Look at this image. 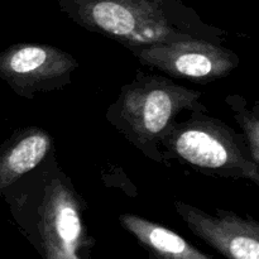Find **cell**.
Instances as JSON below:
<instances>
[{
  "label": "cell",
  "instance_id": "1",
  "mask_svg": "<svg viewBox=\"0 0 259 259\" xmlns=\"http://www.w3.org/2000/svg\"><path fill=\"white\" fill-rule=\"evenodd\" d=\"M57 4L75 24L116 40L129 51L184 39L222 45L227 35L180 0H57Z\"/></svg>",
  "mask_w": 259,
  "mask_h": 259
},
{
  "label": "cell",
  "instance_id": "2",
  "mask_svg": "<svg viewBox=\"0 0 259 259\" xmlns=\"http://www.w3.org/2000/svg\"><path fill=\"white\" fill-rule=\"evenodd\" d=\"M13 215L34 232L46 259H81L88 243L85 202L56 159L55 149L2 192Z\"/></svg>",
  "mask_w": 259,
  "mask_h": 259
},
{
  "label": "cell",
  "instance_id": "3",
  "mask_svg": "<svg viewBox=\"0 0 259 259\" xmlns=\"http://www.w3.org/2000/svg\"><path fill=\"white\" fill-rule=\"evenodd\" d=\"M201 91L192 90L161 75L137 72L110 104L105 118L147 158L167 164L161 139L184 111L204 106Z\"/></svg>",
  "mask_w": 259,
  "mask_h": 259
},
{
  "label": "cell",
  "instance_id": "4",
  "mask_svg": "<svg viewBox=\"0 0 259 259\" xmlns=\"http://www.w3.org/2000/svg\"><path fill=\"white\" fill-rule=\"evenodd\" d=\"M161 149L166 162L176 159L210 176L259 184V164L243 134L207 115L205 105L190 111L186 120L174 121L162 137Z\"/></svg>",
  "mask_w": 259,
  "mask_h": 259
},
{
  "label": "cell",
  "instance_id": "5",
  "mask_svg": "<svg viewBox=\"0 0 259 259\" xmlns=\"http://www.w3.org/2000/svg\"><path fill=\"white\" fill-rule=\"evenodd\" d=\"M131 52L147 67L196 83H210L227 77L240 61L232 50L205 39L154 43Z\"/></svg>",
  "mask_w": 259,
  "mask_h": 259
},
{
  "label": "cell",
  "instance_id": "6",
  "mask_svg": "<svg viewBox=\"0 0 259 259\" xmlns=\"http://www.w3.org/2000/svg\"><path fill=\"white\" fill-rule=\"evenodd\" d=\"M77 68L72 55L50 45L17 43L0 52V78L28 100L35 94L65 89Z\"/></svg>",
  "mask_w": 259,
  "mask_h": 259
},
{
  "label": "cell",
  "instance_id": "7",
  "mask_svg": "<svg viewBox=\"0 0 259 259\" xmlns=\"http://www.w3.org/2000/svg\"><path fill=\"white\" fill-rule=\"evenodd\" d=\"M176 212L192 233L229 259H259V225L228 210L211 215L187 202L176 200Z\"/></svg>",
  "mask_w": 259,
  "mask_h": 259
},
{
  "label": "cell",
  "instance_id": "8",
  "mask_svg": "<svg viewBox=\"0 0 259 259\" xmlns=\"http://www.w3.org/2000/svg\"><path fill=\"white\" fill-rule=\"evenodd\" d=\"M53 149L52 137L39 126L18 129L0 144V194L34 169Z\"/></svg>",
  "mask_w": 259,
  "mask_h": 259
},
{
  "label": "cell",
  "instance_id": "9",
  "mask_svg": "<svg viewBox=\"0 0 259 259\" xmlns=\"http://www.w3.org/2000/svg\"><path fill=\"white\" fill-rule=\"evenodd\" d=\"M120 224L161 259H210L172 230L133 214H123Z\"/></svg>",
  "mask_w": 259,
  "mask_h": 259
},
{
  "label": "cell",
  "instance_id": "10",
  "mask_svg": "<svg viewBox=\"0 0 259 259\" xmlns=\"http://www.w3.org/2000/svg\"><path fill=\"white\" fill-rule=\"evenodd\" d=\"M225 103L234 111V119L242 128L247 146L249 148L254 162L259 164V105L255 101L254 106L249 108V104L243 96L229 95L225 98Z\"/></svg>",
  "mask_w": 259,
  "mask_h": 259
}]
</instances>
